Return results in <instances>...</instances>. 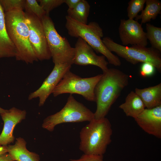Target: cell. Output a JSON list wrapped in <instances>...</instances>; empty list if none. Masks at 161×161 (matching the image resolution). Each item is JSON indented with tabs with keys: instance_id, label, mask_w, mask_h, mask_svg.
<instances>
[{
	"instance_id": "6da1fadb",
	"label": "cell",
	"mask_w": 161,
	"mask_h": 161,
	"mask_svg": "<svg viewBox=\"0 0 161 161\" xmlns=\"http://www.w3.org/2000/svg\"><path fill=\"white\" fill-rule=\"evenodd\" d=\"M129 76L121 71L108 68L103 72L94 89L96 109L94 119L105 117L110 108L129 84Z\"/></svg>"
},
{
	"instance_id": "7a4b0ae2",
	"label": "cell",
	"mask_w": 161,
	"mask_h": 161,
	"mask_svg": "<svg viewBox=\"0 0 161 161\" xmlns=\"http://www.w3.org/2000/svg\"><path fill=\"white\" fill-rule=\"evenodd\" d=\"M4 18L7 34L16 49V60L27 64L38 61L29 41L25 12L21 10L4 12Z\"/></svg>"
},
{
	"instance_id": "3957f363",
	"label": "cell",
	"mask_w": 161,
	"mask_h": 161,
	"mask_svg": "<svg viewBox=\"0 0 161 161\" xmlns=\"http://www.w3.org/2000/svg\"><path fill=\"white\" fill-rule=\"evenodd\" d=\"M112 131L107 118L93 119L80 131V150L85 154L103 155L112 141Z\"/></svg>"
},
{
	"instance_id": "277c9868",
	"label": "cell",
	"mask_w": 161,
	"mask_h": 161,
	"mask_svg": "<svg viewBox=\"0 0 161 161\" xmlns=\"http://www.w3.org/2000/svg\"><path fill=\"white\" fill-rule=\"evenodd\" d=\"M65 18V27L70 36L82 38L97 53L104 55L109 64L115 66L121 65V62L119 57L109 50L103 42V30L97 23L92 21L88 24H83L68 16H66Z\"/></svg>"
},
{
	"instance_id": "5b68a950",
	"label": "cell",
	"mask_w": 161,
	"mask_h": 161,
	"mask_svg": "<svg viewBox=\"0 0 161 161\" xmlns=\"http://www.w3.org/2000/svg\"><path fill=\"white\" fill-rule=\"evenodd\" d=\"M102 41L111 52H115L131 64L135 65L139 63H149L161 72V55L158 50L151 47L125 46L116 43L108 37L103 38Z\"/></svg>"
},
{
	"instance_id": "8992f818",
	"label": "cell",
	"mask_w": 161,
	"mask_h": 161,
	"mask_svg": "<svg viewBox=\"0 0 161 161\" xmlns=\"http://www.w3.org/2000/svg\"><path fill=\"white\" fill-rule=\"evenodd\" d=\"M94 119V113L70 94L64 107L58 112L45 118L42 126L44 129L52 131L55 127L60 124L89 122Z\"/></svg>"
},
{
	"instance_id": "52a82bcc",
	"label": "cell",
	"mask_w": 161,
	"mask_h": 161,
	"mask_svg": "<svg viewBox=\"0 0 161 161\" xmlns=\"http://www.w3.org/2000/svg\"><path fill=\"white\" fill-rule=\"evenodd\" d=\"M41 20L54 64H73L75 52L74 47H71L66 38L58 34L49 16L45 15Z\"/></svg>"
},
{
	"instance_id": "ba28073f",
	"label": "cell",
	"mask_w": 161,
	"mask_h": 161,
	"mask_svg": "<svg viewBox=\"0 0 161 161\" xmlns=\"http://www.w3.org/2000/svg\"><path fill=\"white\" fill-rule=\"evenodd\" d=\"M102 74L86 78H82L71 72H67L53 90L54 97L65 93L81 95L86 100L95 102L94 89L101 78Z\"/></svg>"
},
{
	"instance_id": "9c48e42d",
	"label": "cell",
	"mask_w": 161,
	"mask_h": 161,
	"mask_svg": "<svg viewBox=\"0 0 161 161\" xmlns=\"http://www.w3.org/2000/svg\"><path fill=\"white\" fill-rule=\"evenodd\" d=\"M25 15L29 29V41L36 58L38 61L50 59L51 54L41 19L26 12Z\"/></svg>"
},
{
	"instance_id": "30bf717a",
	"label": "cell",
	"mask_w": 161,
	"mask_h": 161,
	"mask_svg": "<svg viewBox=\"0 0 161 161\" xmlns=\"http://www.w3.org/2000/svg\"><path fill=\"white\" fill-rule=\"evenodd\" d=\"M71 65L67 63L55 64L52 70L41 86L29 95L28 100L38 98L39 106H43L65 73L70 70Z\"/></svg>"
},
{
	"instance_id": "8fae6325",
	"label": "cell",
	"mask_w": 161,
	"mask_h": 161,
	"mask_svg": "<svg viewBox=\"0 0 161 161\" xmlns=\"http://www.w3.org/2000/svg\"><path fill=\"white\" fill-rule=\"evenodd\" d=\"M120 40L124 45L131 44L140 47H146L148 40L146 32L141 24L132 19H122L118 28Z\"/></svg>"
},
{
	"instance_id": "7c38bea8",
	"label": "cell",
	"mask_w": 161,
	"mask_h": 161,
	"mask_svg": "<svg viewBox=\"0 0 161 161\" xmlns=\"http://www.w3.org/2000/svg\"><path fill=\"white\" fill-rule=\"evenodd\" d=\"M74 48L73 64L80 66L95 65L100 68L103 72L108 69L109 63L106 57L96 54L92 47L82 38H78Z\"/></svg>"
},
{
	"instance_id": "4fadbf2b",
	"label": "cell",
	"mask_w": 161,
	"mask_h": 161,
	"mask_svg": "<svg viewBox=\"0 0 161 161\" xmlns=\"http://www.w3.org/2000/svg\"><path fill=\"white\" fill-rule=\"evenodd\" d=\"M4 125L0 134V145L7 146L14 142L15 137L13 135L14 128L16 125L25 119L26 112L15 107L7 110L0 114Z\"/></svg>"
},
{
	"instance_id": "5bb4252c",
	"label": "cell",
	"mask_w": 161,
	"mask_h": 161,
	"mask_svg": "<svg viewBox=\"0 0 161 161\" xmlns=\"http://www.w3.org/2000/svg\"><path fill=\"white\" fill-rule=\"evenodd\" d=\"M134 119L145 132L161 138V105L151 109L145 108Z\"/></svg>"
},
{
	"instance_id": "9a60e30c",
	"label": "cell",
	"mask_w": 161,
	"mask_h": 161,
	"mask_svg": "<svg viewBox=\"0 0 161 161\" xmlns=\"http://www.w3.org/2000/svg\"><path fill=\"white\" fill-rule=\"evenodd\" d=\"M15 143L7 146V153L16 161H39V156L29 151L26 148V142L21 137L16 139Z\"/></svg>"
},
{
	"instance_id": "2e32d148",
	"label": "cell",
	"mask_w": 161,
	"mask_h": 161,
	"mask_svg": "<svg viewBox=\"0 0 161 161\" xmlns=\"http://www.w3.org/2000/svg\"><path fill=\"white\" fill-rule=\"evenodd\" d=\"M135 92L140 98L146 108L161 105V83L143 89L136 88Z\"/></svg>"
},
{
	"instance_id": "e0dca14e",
	"label": "cell",
	"mask_w": 161,
	"mask_h": 161,
	"mask_svg": "<svg viewBox=\"0 0 161 161\" xmlns=\"http://www.w3.org/2000/svg\"><path fill=\"white\" fill-rule=\"evenodd\" d=\"M16 48L6 31L4 12L0 4V58L15 57Z\"/></svg>"
},
{
	"instance_id": "ac0fdd59",
	"label": "cell",
	"mask_w": 161,
	"mask_h": 161,
	"mask_svg": "<svg viewBox=\"0 0 161 161\" xmlns=\"http://www.w3.org/2000/svg\"><path fill=\"white\" fill-rule=\"evenodd\" d=\"M119 108L123 110L127 116L134 118L138 116L145 108L140 98L133 91L127 95L125 102L120 104Z\"/></svg>"
},
{
	"instance_id": "d6986e66",
	"label": "cell",
	"mask_w": 161,
	"mask_h": 161,
	"mask_svg": "<svg viewBox=\"0 0 161 161\" xmlns=\"http://www.w3.org/2000/svg\"><path fill=\"white\" fill-rule=\"evenodd\" d=\"M146 6L141 14L138 15L135 20L141 19V23L145 24L156 19L161 13V2L158 0H146Z\"/></svg>"
},
{
	"instance_id": "ffe728a7",
	"label": "cell",
	"mask_w": 161,
	"mask_h": 161,
	"mask_svg": "<svg viewBox=\"0 0 161 161\" xmlns=\"http://www.w3.org/2000/svg\"><path fill=\"white\" fill-rule=\"evenodd\" d=\"M90 6L86 0H80L74 8L68 9V16L72 19L83 24H87Z\"/></svg>"
},
{
	"instance_id": "44dd1931",
	"label": "cell",
	"mask_w": 161,
	"mask_h": 161,
	"mask_svg": "<svg viewBox=\"0 0 161 161\" xmlns=\"http://www.w3.org/2000/svg\"><path fill=\"white\" fill-rule=\"evenodd\" d=\"M146 29L147 38L151 47L161 52V28L147 23Z\"/></svg>"
},
{
	"instance_id": "7402d4cb",
	"label": "cell",
	"mask_w": 161,
	"mask_h": 161,
	"mask_svg": "<svg viewBox=\"0 0 161 161\" xmlns=\"http://www.w3.org/2000/svg\"><path fill=\"white\" fill-rule=\"evenodd\" d=\"M24 9L25 12L33 14L41 19L46 15L45 11L37 0H25Z\"/></svg>"
},
{
	"instance_id": "603a6c76",
	"label": "cell",
	"mask_w": 161,
	"mask_h": 161,
	"mask_svg": "<svg viewBox=\"0 0 161 161\" xmlns=\"http://www.w3.org/2000/svg\"><path fill=\"white\" fill-rule=\"evenodd\" d=\"M146 0H131L128 3L127 16L129 19L135 18L138 13L142 11Z\"/></svg>"
},
{
	"instance_id": "cb8c5ba5",
	"label": "cell",
	"mask_w": 161,
	"mask_h": 161,
	"mask_svg": "<svg viewBox=\"0 0 161 161\" xmlns=\"http://www.w3.org/2000/svg\"><path fill=\"white\" fill-rule=\"evenodd\" d=\"M25 0H0V4L4 12L15 10H23Z\"/></svg>"
},
{
	"instance_id": "d4e9b609",
	"label": "cell",
	"mask_w": 161,
	"mask_h": 161,
	"mask_svg": "<svg viewBox=\"0 0 161 161\" xmlns=\"http://www.w3.org/2000/svg\"><path fill=\"white\" fill-rule=\"evenodd\" d=\"M65 0H39L40 5L46 13V15L49 16L50 12L54 8L64 3Z\"/></svg>"
},
{
	"instance_id": "484cf974",
	"label": "cell",
	"mask_w": 161,
	"mask_h": 161,
	"mask_svg": "<svg viewBox=\"0 0 161 161\" xmlns=\"http://www.w3.org/2000/svg\"><path fill=\"white\" fill-rule=\"evenodd\" d=\"M155 69V67L150 64L142 63L140 68V74L143 77L150 76L154 74Z\"/></svg>"
},
{
	"instance_id": "4316f807",
	"label": "cell",
	"mask_w": 161,
	"mask_h": 161,
	"mask_svg": "<svg viewBox=\"0 0 161 161\" xmlns=\"http://www.w3.org/2000/svg\"><path fill=\"white\" fill-rule=\"evenodd\" d=\"M103 155L84 154L78 159H71V161H103Z\"/></svg>"
},
{
	"instance_id": "83f0119b",
	"label": "cell",
	"mask_w": 161,
	"mask_h": 161,
	"mask_svg": "<svg viewBox=\"0 0 161 161\" xmlns=\"http://www.w3.org/2000/svg\"><path fill=\"white\" fill-rule=\"evenodd\" d=\"M80 0H65L64 3L68 6L69 9L74 8L77 5Z\"/></svg>"
},
{
	"instance_id": "f1b7e54d",
	"label": "cell",
	"mask_w": 161,
	"mask_h": 161,
	"mask_svg": "<svg viewBox=\"0 0 161 161\" xmlns=\"http://www.w3.org/2000/svg\"><path fill=\"white\" fill-rule=\"evenodd\" d=\"M0 161H16L7 153L0 155Z\"/></svg>"
},
{
	"instance_id": "f546056e",
	"label": "cell",
	"mask_w": 161,
	"mask_h": 161,
	"mask_svg": "<svg viewBox=\"0 0 161 161\" xmlns=\"http://www.w3.org/2000/svg\"><path fill=\"white\" fill-rule=\"evenodd\" d=\"M7 153V146L0 145V155Z\"/></svg>"
},
{
	"instance_id": "4dcf8cb0",
	"label": "cell",
	"mask_w": 161,
	"mask_h": 161,
	"mask_svg": "<svg viewBox=\"0 0 161 161\" xmlns=\"http://www.w3.org/2000/svg\"><path fill=\"white\" fill-rule=\"evenodd\" d=\"M7 110L3 109L0 107V114L5 112Z\"/></svg>"
}]
</instances>
